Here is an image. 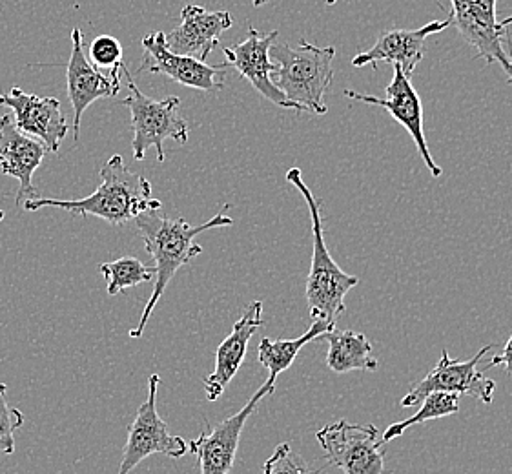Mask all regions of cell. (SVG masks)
Segmentation results:
<instances>
[{
	"label": "cell",
	"mask_w": 512,
	"mask_h": 474,
	"mask_svg": "<svg viewBox=\"0 0 512 474\" xmlns=\"http://www.w3.org/2000/svg\"><path fill=\"white\" fill-rule=\"evenodd\" d=\"M336 2H338V0H327L328 6H334V4H336Z\"/></svg>",
	"instance_id": "31"
},
{
	"label": "cell",
	"mask_w": 512,
	"mask_h": 474,
	"mask_svg": "<svg viewBox=\"0 0 512 474\" xmlns=\"http://www.w3.org/2000/svg\"><path fill=\"white\" fill-rule=\"evenodd\" d=\"M124 75L128 81L130 95L124 99L123 104L132 114V150L135 161H143L144 155L155 148L157 161L163 163L164 141L174 139L179 145L188 143V123L179 115V97H166L163 101H155L146 97L132 79V73L128 72V66L124 68Z\"/></svg>",
	"instance_id": "5"
},
{
	"label": "cell",
	"mask_w": 512,
	"mask_h": 474,
	"mask_svg": "<svg viewBox=\"0 0 512 474\" xmlns=\"http://www.w3.org/2000/svg\"><path fill=\"white\" fill-rule=\"evenodd\" d=\"M232 15L228 11H208L188 4L181 11V24L166 33V46L170 52L194 57L206 62L219 44V37L232 28Z\"/></svg>",
	"instance_id": "17"
},
{
	"label": "cell",
	"mask_w": 512,
	"mask_h": 474,
	"mask_svg": "<svg viewBox=\"0 0 512 474\" xmlns=\"http://www.w3.org/2000/svg\"><path fill=\"white\" fill-rule=\"evenodd\" d=\"M268 0H252V4L259 8V6H263V4H267Z\"/></svg>",
	"instance_id": "29"
},
{
	"label": "cell",
	"mask_w": 512,
	"mask_h": 474,
	"mask_svg": "<svg viewBox=\"0 0 512 474\" xmlns=\"http://www.w3.org/2000/svg\"><path fill=\"white\" fill-rule=\"evenodd\" d=\"M48 148L39 139L22 134L10 115L0 119V168L4 176L19 181L17 205L37 199V188L33 186V174L42 165Z\"/></svg>",
	"instance_id": "18"
},
{
	"label": "cell",
	"mask_w": 512,
	"mask_h": 474,
	"mask_svg": "<svg viewBox=\"0 0 512 474\" xmlns=\"http://www.w3.org/2000/svg\"><path fill=\"white\" fill-rule=\"evenodd\" d=\"M161 383L159 374H152L148 380V398L139 407L134 422L128 429L124 445L123 462L119 473L130 474L137 465L152 454H166L170 458H181L188 453V444L181 436L168 433V423L157 413V387Z\"/></svg>",
	"instance_id": "9"
},
{
	"label": "cell",
	"mask_w": 512,
	"mask_h": 474,
	"mask_svg": "<svg viewBox=\"0 0 512 474\" xmlns=\"http://www.w3.org/2000/svg\"><path fill=\"white\" fill-rule=\"evenodd\" d=\"M452 26L476 50V59L500 64L512 86V39L496 19V0H451Z\"/></svg>",
	"instance_id": "7"
},
{
	"label": "cell",
	"mask_w": 512,
	"mask_h": 474,
	"mask_svg": "<svg viewBox=\"0 0 512 474\" xmlns=\"http://www.w3.org/2000/svg\"><path fill=\"white\" fill-rule=\"evenodd\" d=\"M277 37H279L277 30L261 35L254 26H250L245 41L239 42L234 48H228V46L223 48L225 62L228 66H234L239 75L252 84L267 101L276 104L279 108L296 110L301 114L305 110L297 104L290 103L276 84L272 83V77H270L276 70V64L270 61V48L277 41Z\"/></svg>",
	"instance_id": "13"
},
{
	"label": "cell",
	"mask_w": 512,
	"mask_h": 474,
	"mask_svg": "<svg viewBox=\"0 0 512 474\" xmlns=\"http://www.w3.org/2000/svg\"><path fill=\"white\" fill-rule=\"evenodd\" d=\"M287 181L296 186L299 194L307 201L308 212L312 219V265L307 278V303L312 321H327L336 327L339 316L347 310L345 298L350 290L359 285L358 276H350L339 268L330 256L325 234H323V217L318 199L312 194L307 183L303 181L299 168H290Z\"/></svg>",
	"instance_id": "3"
},
{
	"label": "cell",
	"mask_w": 512,
	"mask_h": 474,
	"mask_svg": "<svg viewBox=\"0 0 512 474\" xmlns=\"http://www.w3.org/2000/svg\"><path fill=\"white\" fill-rule=\"evenodd\" d=\"M143 61L139 64V73L166 75L175 83L190 86L203 92H221L225 88L226 68L228 64L221 62L210 66L206 62L170 52L166 46V33L154 31L144 37Z\"/></svg>",
	"instance_id": "11"
},
{
	"label": "cell",
	"mask_w": 512,
	"mask_h": 474,
	"mask_svg": "<svg viewBox=\"0 0 512 474\" xmlns=\"http://www.w3.org/2000/svg\"><path fill=\"white\" fill-rule=\"evenodd\" d=\"M274 391L276 383L265 382L239 413L214 425L205 420L203 433L188 444V451L197 458L201 474H228L232 471L245 423L254 414L259 402L265 396L274 394Z\"/></svg>",
	"instance_id": "10"
},
{
	"label": "cell",
	"mask_w": 512,
	"mask_h": 474,
	"mask_svg": "<svg viewBox=\"0 0 512 474\" xmlns=\"http://www.w3.org/2000/svg\"><path fill=\"white\" fill-rule=\"evenodd\" d=\"M330 329H334V327L328 325L327 321L316 320L303 336L294 338V340L274 341L263 338L259 343L257 358H259V363L268 369L267 382L276 383L277 376L292 367L299 351L310 341L318 340L323 332Z\"/></svg>",
	"instance_id": "21"
},
{
	"label": "cell",
	"mask_w": 512,
	"mask_h": 474,
	"mask_svg": "<svg viewBox=\"0 0 512 474\" xmlns=\"http://www.w3.org/2000/svg\"><path fill=\"white\" fill-rule=\"evenodd\" d=\"M492 349V345H485L469 361L454 360L447 349H443L436 367L409 394H405L400 402L401 407H414L423 402L431 392H454L458 396L465 394L485 405H491L494 402L496 382L485 378L483 371H478V363Z\"/></svg>",
	"instance_id": "8"
},
{
	"label": "cell",
	"mask_w": 512,
	"mask_h": 474,
	"mask_svg": "<svg viewBox=\"0 0 512 474\" xmlns=\"http://www.w3.org/2000/svg\"><path fill=\"white\" fill-rule=\"evenodd\" d=\"M318 340L327 341V367L336 374L379 369L378 360L372 356V345L361 332L330 329L323 332Z\"/></svg>",
	"instance_id": "20"
},
{
	"label": "cell",
	"mask_w": 512,
	"mask_h": 474,
	"mask_svg": "<svg viewBox=\"0 0 512 474\" xmlns=\"http://www.w3.org/2000/svg\"><path fill=\"white\" fill-rule=\"evenodd\" d=\"M0 106L10 108L15 115V124L22 134L39 139L48 152L57 154L70 126L61 112V103L55 97H39L22 92L13 86L10 93L0 95Z\"/></svg>",
	"instance_id": "14"
},
{
	"label": "cell",
	"mask_w": 512,
	"mask_h": 474,
	"mask_svg": "<svg viewBox=\"0 0 512 474\" xmlns=\"http://www.w3.org/2000/svg\"><path fill=\"white\" fill-rule=\"evenodd\" d=\"M316 440L330 467L345 474H385V444L372 423H328L316 433Z\"/></svg>",
	"instance_id": "6"
},
{
	"label": "cell",
	"mask_w": 512,
	"mask_h": 474,
	"mask_svg": "<svg viewBox=\"0 0 512 474\" xmlns=\"http://www.w3.org/2000/svg\"><path fill=\"white\" fill-rule=\"evenodd\" d=\"M452 26L451 17L447 21H432L418 30H390L381 33L376 44L361 52L352 59L354 68L372 66L378 68L379 62H387L392 66H398L407 77H412L416 68L420 66L425 55V41L434 35L441 33Z\"/></svg>",
	"instance_id": "16"
},
{
	"label": "cell",
	"mask_w": 512,
	"mask_h": 474,
	"mask_svg": "<svg viewBox=\"0 0 512 474\" xmlns=\"http://www.w3.org/2000/svg\"><path fill=\"white\" fill-rule=\"evenodd\" d=\"M101 274L106 279V290L110 296H117L123 290L134 289L137 285H143L148 281H154L155 267L144 265L137 258H121L103 263Z\"/></svg>",
	"instance_id": "23"
},
{
	"label": "cell",
	"mask_w": 512,
	"mask_h": 474,
	"mask_svg": "<svg viewBox=\"0 0 512 474\" xmlns=\"http://www.w3.org/2000/svg\"><path fill=\"white\" fill-rule=\"evenodd\" d=\"M88 55H90L88 61L99 72L112 77H123L124 68H126L123 61V46L112 35H101L93 39Z\"/></svg>",
	"instance_id": "24"
},
{
	"label": "cell",
	"mask_w": 512,
	"mask_h": 474,
	"mask_svg": "<svg viewBox=\"0 0 512 474\" xmlns=\"http://www.w3.org/2000/svg\"><path fill=\"white\" fill-rule=\"evenodd\" d=\"M46 207L61 208L73 217L95 216L123 225L144 212L161 210V201L152 197V183L146 177L126 168L121 155H113L101 168V185L90 196L75 201L37 197L24 201L21 208L37 212Z\"/></svg>",
	"instance_id": "2"
},
{
	"label": "cell",
	"mask_w": 512,
	"mask_h": 474,
	"mask_svg": "<svg viewBox=\"0 0 512 474\" xmlns=\"http://www.w3.org/2000/svg\"><path fill=\"white\" fill-rule=\"evenodd\" d=\"M155 212L157 210L144 212L134 219L137 230L141 232L139 236L143 237L146 252L150 254V258L154 259L155 267L154 292L144 307L139 325L130 330V338L134 340L143 336L152 312L163 298L177 270L188 265L197 256H201L203 247L195 243V237L212 228L234 225V219L225 216L223 212L197 227H192L190 223H186L185 219H170V217L159 216Z\"/></svg>",
	"instance_id": "1"
},
{
	"label": "cell",
	"mask_w": 512,
	"mask_h": 474,
	"mask_svg": "<svg viewBox=\"0 0 512 474\" xmlns=\"http://www.w3.org/2000/svg\"><path fill=\"white\" fill-rule=\"evenodd\" d=\"M500 24H502L503 28H509L512 24V15L511 17H507V19H503V21H500Z\"/></svg>",
	"instance_id": "28"
},
{
	"label": "cell",
	"mask_w": 512,
	"mask_h": 474,
	"mask_svg": "<svg viewBox=\"0 0 512 474\" xmlns=\"http://www.w3.org/2000/svg\"><path fill=\"white\" fill-rule=\"evenodd\" d=\"M336 57L334 46L319 48L307 41H299L297 48L274 42L270 61L276 64L272 83L283 92L290 103L301 106L310 114L325 115V93L334 81L332 62Z\"/></svg>",
	"instance_id": "4"
},
{
	"label": "cell",
	"mask_w": 512,
	"mask_h": 474,
	"mask_svg": "<svg viewBox=\"0 0 512 474\" xmlns=\"http://www.w3.org/2000/svg\"><path fill=\"white\" fill-rule=\"evenodd\" d=\"M492 367H505V372L511 376L512 380V336L505 343L502 354H496L487 363V369H492Z\"/></svg>",
	"instance_id": "27"
},
{
	"label": "cell",
	"mask_w": 512,
	"mask_h": 474,
	"mask_svg": "<svg viewBox=\"0 0 512 474\" xmlns=\"http://www.w3.org/2000/svg\"><path fill=\"white\" fill-rule=\"evenodd\" d=\"M460 413V396L454 392H431L423 402L421 409L414 416L407 420L392 423L385 433L381 434V442L389 444L390 440L400 438L412 425L429 422V420H440L445 416Z\"/></svg>",
	"instance_id": "22"
},
{
	"label": "cell",
	"mask_w": 512,
	"mask_h": 474,
	"mask_svg": "<svg viewBox=\"0 0 512 474\" xmlns=\"http://www.w3.org/2000/svg\"><path fill=\"white\" fill-rule=\"evenodd\" d=\"M343 95L350 101L385 108L394 117V121H398L409 132L414 145L418 148V154L423 159L425 166L429 168L432 177H440L443 174L441 166L434 161L429 145H427V139H425L423 106H421L420 95L410 83V77H407L401 68L394 66V77H392V81L385 90V97L365 95V93H359L356 90H345Z\"/></svg>",
	"instance_id": "12"
},
{
	"label": "cell",
	"mask_w": 512,
	"mask_h": 474,
	"mask_svg": "<svg viewBox=\"0 0 512 474\" xmlns=\"http://www.w3.org/2000/svg\"><path fill=\"white\" fill-rule=\"evenodd\" d=\"M323 469H312L310 465L292 451L290 444H279L268 458L261 474H321Z\"/></svg>",
	"instance_id": "25"
},
{
	"label": "cell",
	"mask_w": 512,
	"mask_h": 474,
	"mask_svg": "<svg viewBox=\"0 0 512 474\" xmlns=\"http://www.w3.org/2000/svg\"><path fill=\"white\" fill-rule=\"evenodd\" d=\"M259 327H263V303L252 301L245 314L236 321L230 336H226V340L217 347L216 369L203 382L208 402H217L225 392L226 385L234 380L245 361L248 343Z\"/></svg>",
	"instance_id": "19"
},
{
	"label": "cell",
	"mask_w": 512,
	"mask_h": 474,
	"mask_svg": "<svg viewBox=\"0 0 512 474\" xmlns=\"http://www.w3.org/2000/svg\"><path fill=\"white\" fill-rule=\"evenodd\" d=\"M68 95L73 108V141H79L82 115L97 99L115 97L121 92V77H112L93 68L82 42L79 28L72 31V55L66 66Z\"/></svg>",
	"instance_id": "15"
},
{
	"label": "cell",
	"mask_w": 512,
	"mask_h": 474,
	"mask_svg": "<svg viewBox=\"0 0 512 474\" xmlns=\"http://www.w3.org/2000/svg\"><path fill=\"white\" fill-rule=\"evenodd\" d=\"M4 217H6V214H4V210H0V223L4 221Z\"/></svg>",
	"instance_id": "30"
},
{
	"label": "cell",
	"mask_w": 512,
	"mask_h": 474,
	"mask_svg": "<svg viewBox=\"0 0 512 474\" xmlns=\"http://www.w3.org/2000/svg\"><path fill=\"white\" fill-rule=\"evenodd\" d=\"M8 385L0 383V453H15V433L24 425V414L6 402Z\"/></svg>",
	"instance_id": "26"
}]
</instances>
